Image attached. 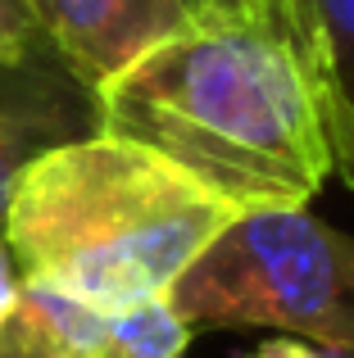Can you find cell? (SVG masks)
I'll return each instance as SVG.
<instances>
[{
  "label": "cell",
  "mask_w": 354,
  "mask_h": 358,
  "mask_svg": "<svg viewBox=\"0 0 354 358\" xmlns=\"http://www.w3.org/2000/svg\"><path fill=\"white\" fill-rule=\"evenodd\" d=\"M100 131L96 91L82 87L55 50L0 59V227L18 177L41 155Z\"/></svg>",
  "instance_id": "obj_4"
},
{
  "label": "cell",
  "mask_w": 354,
  "mask_h": 358,
  "mask_svg": "<svg viewBox=\"0 0 354 358\" xmlns=\"http://www.w3.org/2000/svg\"><path fill=\"white\" fill-rule=\"evenodd\" d=\"M109 313L96 304L23 277L14 308L0 322V358H96Z\"/></svg>",
  "instance_id": "obj_7"
},
{
  "label": "cell",
  "mask_w": 354,
  "mask_h": 358,
  "mask_svg": "<svg viewBox=\"0 0 354 358\" xmlns=\"http://www.w3.org/2000/svg\"><path fill=\"white\" fill-rule=\"evenodd\" d=\"M195 327L164 299H146L123 313H109L105 341L96 358H182Z\"/></svg>",
  "instance_id": "obj_8"
},
{
  "label": "cell",
  "mask_w": 354,
  "mask_h": 358,
  "mask_svg": "<svg viewBox=\"0 0 354 358\" xmlns=\"http://www.w3.org/2000/svg\"><path fill=\"white\" fill-rule=\"evenodd\" d=\"M346 358H354V354H346Z\"/></svg>",
  "instance_id": "obj_13"
},
{
  "label": "cell",
  "mask_w": 354,
  "mask_h": 358,
  "mask_svg": "<svg viewBox=\"0 0 354 358\" xmlns=\"http://www.w3.org/2000/svg\"><path fill=\"white\" fill-rule=\"evenodd\" d=\"M232 218L227 200L164 155L91 131L18 177L0 236L23 277L123 313L169 295Z\"/></svg>",
  "instance_id": "obj_2"
},
{
  "label": "cell",
  "mask_w": 354,
  "mask_h": 358,
  "mask_svg": "<svg viewBox=\"0 0 354 358\" xmlns=\"http://www.w3.org/2000/svg\"><path fill=\"white\" fill-rule=\"evenodd\" d=\"M246 358H346L337 350H323L313 341H300V336H264Z\"/></svg>",
  "instance_id": "obj_10"
},
{
  "label": "cell",
  "mask_w": 354,
  "mask_h": 358,
  "mask_svg": "<svg viewBox=\"0 0 354 358\" xmlns=\"http://www.w3.org/2000/svg\"><path fill=\"white\" fill-rule=\"evenodd\" d=\"M45 50H50V41L41 36L32 9L23 0H0V59H32Z\"/></svg>",
  "instance_id": "obj_9"
},
{
  "label": "cell",
  "mask_w": 354,
  "mask_h": 358,
  "mask_svg": "<svg viewBox=\"0 0 354 358\" xmlns=\"http://www.w3.org/2000/svg\"><path fill=\"white\" fill-rule=\"evenodd\" d=\"M82 87L100 91L186 18L182 0H23Z\"/></svg>",
  "instance_id": "obj_5"
},
{
  "label": "cell",
  "mask_w": 354,
  "mask_h": 358,
  "mask_svg": "<svg viewBox=\"0 0 354 358\" xmlns=\"http://www.w3.org/2000/svg\"><path fill=\"white\" fill-rule=\"evenodd\" d=\"M169 304L200 327H264L354 354V236L309 209L236 213L177 277Z\"/></svg>",
  "instance_id": "obj_3"
},
{
  "label": "cell",
  "mask_w": 354,
  "mask_h": 358,
  "mask_svg": "<svg viewBox=\"0 0 354 358\" xmlns=\"http://www.w3.org/2000/svg\"><path fill=\"white\" fill-rule=\"evenodd\" d=\"M100 131L164 155L236 213L309 209L332 177L295 0H200L96 91Z\"/></svg>",
  "instance_id": "obj_1"
},
{
  "label": "cell",
  "mask_w": 354,
  "mask_h": 358,
  "mask_svg": "<svg viewBox=\"0 0 354 358\" xmlns=\"http://www.w3.org/2000/svg\"><path fill=\"white\" fill-rule=\"evenodd\" d=\"M18 286H23V272H18L14 254H9L5 236H0V322H5V313L14 308V299H18Z\"/></svg>",
  "instance_id": "obj_11"
},
{
  "label": "cell",
  "mask_w": 354,
  "mask_h": 358,
  "mask_svg": "<svg viewBox=\"0 0 354 358\" xmlns=\"http://www.w3.org/2000/svg\"><path fill=\"white\" fill-rule=\"evenodd\" d=\"M318 82L332 173L354 191V0H295Z\"/></svg>",
  "instance_id": "obj_6"
},
{
  "label": "cell",
  "mask_w": 354,
  "mask_h": 358,
  "mask_svg": "<svg viewBox=\"0 0 354 358\" xmlns=\"http://www.w3.org/2000/svg\"><path fill=\"white\" fill-rule=\"evenodd\" d=\"M182 5H186V9H191V5H200V0H182Z\"/></svg>",
  "instance_id": "obj_12"
}]
</instances>
